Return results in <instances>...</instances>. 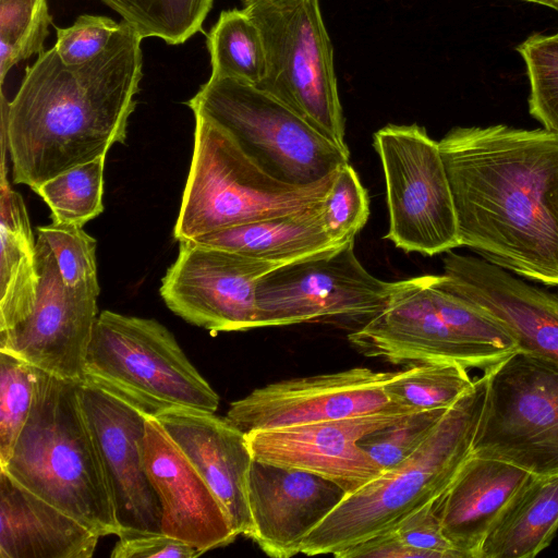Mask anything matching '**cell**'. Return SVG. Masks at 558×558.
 <instances>
[{
    "label": "cell",
    "mask_w": 558,
    "mask_h": 558,
    "mask_svg": "<svg viewBox=\"0 0 558 558\" xmlns=\"http://www.w3.org/2000/svg\"><path fill=\"white\" fill-rule=\"evenodd\" d=\"M439 147L461 246L511 274L558 287V134L458 126Z\"/></svg>",
    "instance_id": "obj_1"
},
{
    "label": "cell",
    "mask_w": 558,
    "mask_h": 558,
    "mask_svg": "<svg viewBox=\"0 0 558 558\" xmlns=\"http://www.w3.org/2000/svg\"><path fill=\"white\" fill-rule=\"evenodd\" d=\"M142 38L124 21L94 59L66 65L54 47L26 69L11 101L1 90V141L13 181L33 191L124 143L143 76Z\"/></svg>",
    "instance_id": "obj_2"
},
{
    "label": "cell",
    "mask_w": 558,
    "mask_h": 558,
    "mask_svg": "<svg viewBox=\"0 0 558 558\" xmlns=\"http://www.w3.org/2000/svg\"><path fill=\"white\" fill-rule=\"evenodd\" d=\"M81 384L36 368L31 414L0 470L99 536L118 535L99 450L81 401Z\"/></svg>",
    "instance_id": "obj_3"
},
{
    "label": "cell",
    "mask_w": 558,
    "mask_h": 558,
    "mask_svg": "<svg viewBox=\"0 0 558 558\" xmlns=\"http://www.w3.org/2000/svg\"><path fill=\"white\" fill-rule=\"evenodd\" d=\"M486 386L487 375L483 373L472 388L445 411L409 457L347 494L306 535L301 553L336 556L391 531L408 515L437 499L472 456Z\"/></svg>",
    "instance_id": "obj_4"
},
{
    "label": "cell",
    "mask_w": 558,
    "mask_h": 558,
    "mask_svg": "<svg viewBox=\"0 0 558 558\" xmlns=\"http://www.w3.org/2000/svg\"><path fill=\"white\" fill-rule=\"evenodd\" d=\"M336 172L305 186L281 182L247 157L222 128L195 116L194 150L173 235L189 241L315 209L324 204Z\"/></svg>",
    "instance_id": "obj_5"
},
{
    "label": "cell",
    "mask_w": 558,
    "mask_h": 558,
    "mask_svg": "<svg viewBox=\"0 0 558 558\" xmlns=\"http://www.w3.org/2000/svg\"><path fill=\"white\" fill-rule=\"evenodd\" d=\"M82 383L151 417L177 409L215 412L219 405L218 393L167 327L111 311L97 317Z\"/></svg>",
    "instance_id": "obj_6"
},
{
    "label": "cell",
    "mask_w": 558,
    "mask_h": 558,
    "mask_svg": "<svg viewBox=\"0 0 558 558\" xmlns=\"http://www.w3.org/2000/svg\"><path fill=\"white\" fill-rule=\"evenodd\" d=\"M242 10L258 27L264 46L265 74L256 87L350 151L319 0H243Z\"/></svg>",
    "instance_id": "obj_7"
},
{
    "label": "cell",
    "mask_w": 558,
    "mask_h": 558,
    "mask_svg": "<svg viewBox=\"0 0 558 558\" xmlns=\"http://www.w3.org/2000/svg\"><path fill=\"white\" fill-rule=\"evenodd\" d=\"M186 105L194 116L222 128L259 168L287 184L317 183L349 162L350 151L254 85L210 76Z\"/></svg>",
    "instance_id": "obj_8"
},
{
    "label": "cell",
    "mask_w": 558,
    "mask_h": 558,
    "mask_svg": "<svg viewBox=\"0 0 558 558\" xmlns=\"http://www.w3.org/2000/svg\"><path fill=\"white\" fill-rule=\"evenodd\" d=\"M486 395L472 456L533 475L558 473V363L518 351L484 372Z\"/></svg>",
    "instance_id": "obj_9"
},
{
    "label": "cell",
    "mask_w": 558,
    "mask_h": 558,
    "mask_svg": "<svg viewBox=\"0 0 558 558\" xmlns=\"http://www.w3.org/2000/svg\"><path fill=\"white\" fill-rule=\"evenodd\" d=\"M383 166L389 228L384 236L427 256L461 246L457 213L439 142L416 123L388 124L373 136Z\"/></svg>",
    "instance_id": "obj_10"
},
{
    "label": "cell",
    "mask_w": 558,
    "mask_h": 558,
    "mask_svg": "<svg viewBox=\"0 0 558 558\" xmlns=\"http://www.w3.org/2000/svg\"><path fill=\"white\" fill-rule=\"evenodd\" d=\"M402 280L384 281L357 259L354 241L339 250L278 267L259 279L257 328L330 318H365L380 312Z\"/></svg>",
    "instance_id": "obj_11"
},
{
    "label": "cell",
    "mask_w": 558,
    "mask_h": 558,
    "mask_svg": "<svg viewBox=\"0 0 558 558\" xmlns=\"http://www.w3.org/2000/svg\"><path fill=\"white\" fill-rule=\"evenodd\" d=\"M179 243L161 279L168 308L211 335L257 328L259 279L281 266L194 241Z\"/></svg>",
    "instance_id": "obj_12"
},
{
    "label": "cell",
    "mask_w": 558,
    "mask_h": 558,
    "mask_svg": "<svg viewBox=\"0 0 558 558\" xmlns=\"http://www.w3.org/2000/svg\"><path fill=\"white\" fill-rule=\"evenodd\" d=\"M39 286L27 319L0 332V352L60 378L83 381V366L97 320L100 288H71L48 244L36 240Z\"/></svg>",
    "instance_id": "obj_13"
},
{
    "label": "cell",
    "mask_w": 558,
    "mask_h": 558,
    "mask_svg": "<svg viewBox=\"0 0 558 558\" xmlns=\"http://www.w3.org/2000/svg\"><path fill=\"white\" fill-rule=\"evenodd\" d=\"M391 374L354 367L271 383L233 401L227 417L246 433L387 411L400 407L385 391Z\"/></svg>",
    "instance_id": "obj_14"
},
{
    "label": "cell",
    "mask_w": 558,
    "mask_h": 558,
    "mask_svg": "<svg viewBox=\"0 0 558 558\" xmlns=\"http://www.w3.org/2000/svg\"><path fill=\"white\" fill-rule=\"evenodd\" d=\"M433 275L402 280L385 307L348 335L363 355L392 364L453 362L487 372L497 364L464 338L437 307Z\"/></svg>",
    "instance_id": "obj_15"
},
{
    "label": "cell",
    "mask_w": 558,
    "mask_h": 558,
    "mask_svg": "<svg viewBox=\"0 0 558 558\" xmlns=\"http://www.w3.org/2000/svg\"><path fill=\"white\" fill-rule=\"evenodd\" d=\"M414 411L398 407L341 420L250 430L245 435L254 460L315 473L350 494L385 471L359 445L360 440Z\"/></svg>",
    "instance_id": "obj_16"
},
{
    "label": "cell",
    "mask_w": 558,
    "mask_h": 558,
    "mask_svg": "<svg viewBox=\"0 0 558 558\" xmlns=\"http://www.w3.org/2000/svg\"><path fill=\"white\" fill-rule=\"evenodd\" d=\"M81 401L99 450L120 530L161 532L160 500L143 460L146 415L83 383Z\"/></svg>",
    "instance_id": "obj_17"
},
{
    "label": "cell",
    "mask_w": 558,
    "mask_h": 558,
    "mask_svg": "<svg viewBox=\"0 0 558 558\" xmlns=\"http://www.w3.org/2000/svg\"><path fill=\"white\" fill-rule=\"evenodd\" d=\"M437 283L485 308L520 351L558 363V296L480 257L448 252Z\"/></svg>",
    "instance_id": "obj_18"
},
{
    "label": "cell",
    "mask_w": 558,
    "mask_h": 558,
    "mask_svg": "<svg viewBox=\"0 0 558 558\" xmlns=\"http://www.w3.org/2000/svg\"><path fill=\"white\" fill-rule=\"evenodd\" d=\"M345 495L338 484L315 473L253 459L247 482L250 538L269 557L295 556L306 535Z\"/></svg>",
    "instance_id": "obj_19"
},
{
    "label": "cell",
    "mask_w": 558,
    "mask_h": 558,
    "mask_svg": "<svg viewBox=\"0 0 558 558\" xmlns=\"http://www.w3.org/2000/svg\"><path fill=\"white\" fill-rule=\"evenodd\" d=\"M143 460L161 505V532L202 554L238 536L207 482L156 417L145 420Z\"/></svg>",
    "instance_id": "obj_20"
},
{
    "label": "cell",
    "mask_w": 558,
    "mask_h": 558,
    "mask_svg": "<svg viewBox=\"0 0 558 558\" xmlns=\"http://www.w3.org/2000/svg\"><path fill=\"white\" fill-rule=\"evenodd\" d=\"M156 418L210 486L234 532L250 537L247 482L253 456L245 432L215 412L177 409Z\"/></svg>",
    "instance_id": "obj_21"
},
{
    "label": "cell",
    "mask_w": 558,
    "mask_h": 558,
    "mask_svg": "<svg viewBox=\"0 0 558 558\" xmlns=\"http://www.w3.org/2000/svg\"><path fill=\"white\" fill-rule=\"evenodd\" d=\"M533 474L506 462L471 456L434 500L445 536L463 558H477L495 521Z\"/></svg>",
    "instance_id": "obj_22"
},
{
    "label": "cell",
    "mask_w": 558,
    "mask_h": 558,
    "mask_svg": "<svg viewBox=\"0 0 558 558\" xmlns=\"http://www.w3.org/2000/svg\"><path fill=\"white\" fill-rule=\"evenodd\" d=\"M99 537L0 470V558H90Z\"/></svg>",
    "instance_id": "obj_23"
},
{
    "label": "cell",
    "mask_w": 558,
    "mask_h": 558,
    "mask_svg": "<svg viewBox=\"0 0 558 558\" xmlns=\"http://www.w3.org/2000/svg\"><path fill=\"white\" fill-rule=\"evenodd\" d=\"M323 206L227 228L189 241L284 266L345 245L336 242L325 229Z\"/></svg>",
    "instance_id": "obj_24"
},
{
    "label": "cell",
    "mask_w": 558,
    "mask_h": 558,
    "mask_svg": "<svg viewBox=\"0 0 558 558\" xmlns=\"http://www.w3.org/2000/svg\"><path fill=\"white\" fill-rule=\"evenodd\" d=\"M0 190V332H7L33 312L39 272L27 209L21 194L7 180L4 157Z\"/></svg>",
    "instance_id": "obj_25"
},
{
    "label": "cell",
    "mask_w": 558,
    "mask_h": 558,
    "mask_svg": "<svg viewBox=\"0 0 558 558\" xmlns=\"http://www.w3.org/2000/svg\"><path fill=\"white\" fill-rule=\"evenodd\" d=\"M558 531V473L533 475L506 505L488 531L477 558H531Z\"/></svg>",
    "instance_id": "obj_26"
},
{
    "label": "cell",
    "mask_w": 558,
    "mask_h": 558,
    "mask_svg": "<svg viewBox=\"0 0 558 558\" xmlns=\"http://www.w3.org/2000/svg\"><path fill=\"white\" fill-rule=\"evenodd\" d=\"M211 75L257 86L265 74V52L258 27L242 10L222 11L207 35Z\"/></svg>",
    "instance_id": "obj_27"
},
{
    "label": "cell",
    "mask_w": 558,
    "mask_h": 558,
    "mask_svg": "<svg viewBox=\"0 0 558 558\" xmlns=\"http://www.w3.org/2000/svg\"><path fill=\"white\" fill-rule=\"evenodd\" d=\"M474 385L468 368L453 362L421 363L392 372L385 385L390 401L415 411L445 410Z\"/></svg>",
    "instance_id": "obj_28"
},
{
    "label": "cell",
    "mask_w": 558,
    "mask_h": 558,
    "mask_svg": "<svg viewBox=\"0 0 558 558\" xmlns=\"http://www.w3.org/2000/svg\"><path fill=\"white\" fill-rule=\"evenodd\" d=\"M138 36L169 45L185 43L201 31L214 0H101Z\"/></svg>",
    "instance_id": "obj_29"
},
{
    "label": "cell",
    "mask_w": 558,
    "mask_h": 558,
    "mask_svg": "<svg viewBox=\"0 0 558 558\" xmlns=\"http://www.w3.org/2000/svg\"><path fill=\"white\" fill-rule=\"evenodd\" d=\"M106 156L76 166L43 183L36 193L51 210L52 223L83 227L104 211Z\"/></svg>",
    "instance_id": "obj_30"
},
{
    "label": "cell",
    "mask_w": 558,
    "mask_h": 558,
    "mask_svg": "<svg viewBox=\"0 0 558 558\" xmlns=\"http://www.w3.org/2000/svg\"><path fill=\"white\" fill-rule=\"evenodd\" d=\"M52 16L47 0H0V82L31 56L45 51Z\"/></svg>",
    "instance_id": "obj_31"
},
{
    "label": "cell",
    "mask_w": 558,
    "mask_h": 558,
    "mask_svg": "<svg viewBox=\"0 0 558 558\" xmlns=\"http://www.w3.org/2000/svg\"><path fill=\"white\" fill-rule=\"evenodd\" d=\"M530 83L529 110L544 129L558 134V32L533 34L517 46Z\"/></svg>",
    "instance_id": "obj_32"
},
{
    "label": "cell",
    "mask_w": 558,
    "mask_h": 558,
    "mask_svg": "<svg viewBox=\"0 0 558 558\" xmlns=\"http://www.w3.org/2000/svg\"><path fill=\"white\" fill-rule=\"evenodd\" d=\"M36 367L0 352V468L4 466L32 411Z\"/></svg>",
    "instance_id": "obj_33"
},
{
    "label": "cell",
    "mask_w": 558,
    "mask_h": 558,
    "mask_svg": "<svg viewBox=\"0 0 558 558\" xmlns=\"http://www.w3.org/2000/svg\"><path fill=\"white\" fill-rule=\"evenodd\" d=\"M369 197L356 171L347 162L336 172L323 206V222L340 244L355 240L369 217Z\"/></svg>",
    "instance_id": "obj_34"
},
{
    "label": "cell",
    "mask_w": 558,
    "mask_h": 558,
    "mask_svg": "<svg viewBox=\"0 0 558 558\" xmlns=\"http://www.w3.org/2000/svg\"><path fill=\"white\" fill-rule=\"evenodd\" d=\"M50 247L64 283L71 288H99L96 240L75 225L51 223L37 228Z\"/></svg>",
    "instance_id": "obj_35"
},
{
    "label": "cell",
    "mask_w": 558,
    "mask_h": 558,
    "mask_svg": "<svg viewBox=\"0 0 558 558\" xmlns=\"http://www.w3.org/2000/svg\"><path fill=\"white\" fill-rule=\"evenodd\" d=\"M446 410L414 411L367 435L359 445L383 470H387L409 457L423 442Z\"/></svg>",
    "instance_id": "obj_36"
},
{
    "label": "cell",
    "mask_w": 558,
    "mask_h": 558,
    "mask_svg": "<svg viewBox=\"0 0 558 558\" xmlns=\"http://www.w3.org/2000/svg\"><path fill=\"white\" fill-rule=\"evenodd\" d=\"M120 28V23L101 15L83 14L66 28L56 27L53 46L62 62L78 65L100 54Z\"/></svg>",
    "instance_id": "obj_37"
},
{
    "label": "cell",
    "mask_w": 558,
    "mask_h": 558,
    "mask_svg": "<svg viewBox=\"0 0 558 558\" xmlns=\"http://www.w3.org/2000/svg\"><path fill=\"white\" fill-rule=\"evenodd\" d=\"M392 530L405 545L422 551L425 558H463L445 536L434 500L408 515Z\"/></svg>",
    "instance_id": "obj_38"
},
{
    "label": "cell",
    "mask_w": 558,
    "mask_h": 558,
    "mask_svg": "<svg viewBox=\"0 0 558 558\" xmlns=\"http://www.w3.org/2000/svg\"><path fill=\"white\" fill-rule=\"evenodd\" d=\"M111 558H194L202 553L191 544L162 532L120 530Z\"/></svg>",
    "instance_id": "obj_39"
},
{
    "label": "cell",
    "mask_w": 558,
    "mask_h": 558,
    "mask_svg": "<svg viewBox=\"0 0 558 558\" xmlns=\"http://www.w3.org/2000/svg\"><path fill=\"white\" fill-rule=\"evenodd\" d=\"M539 5H545L558 12V0H523Z\"/></svg>",
    "instance_id": "obj_40"
}]
</instances>
